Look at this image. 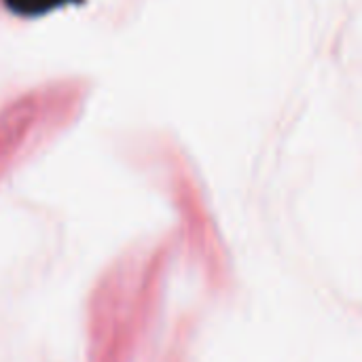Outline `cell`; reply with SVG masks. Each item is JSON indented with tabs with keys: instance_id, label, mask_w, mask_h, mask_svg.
Masks as SVG:
<instances>
[{
	"instance_id": "obj_1",
	"label": "cell",
	"mask_w": 362,
	"mask_h": 362,
	"mask_svg": "<svg viewBox=\"0 0 362 362\" xmlns=\"http://www.w3.org/2000/svg\"><path fill=\"white\" fill-rule=\"evenodd\" d=\"M68 2H81V0H4V4L13 11V13H19L23 17H38L42 13H49V11H55Z\"/></svg>"
}]
</instances>
